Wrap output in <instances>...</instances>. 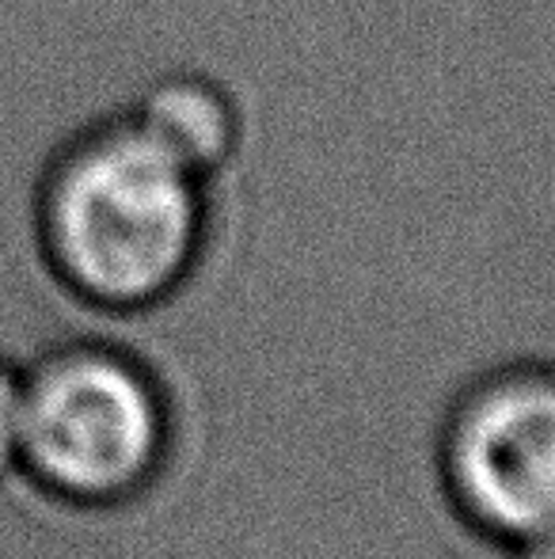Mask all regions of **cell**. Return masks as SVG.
<instances>
[{"mask_svg": "<svg viewBox=\"0 0 555 559\" xmlns=\"http://www.w3.org/2000/svg\"><path fill=\"white\" fill-rule=\"evenodd\" d=\"M214 183L191 171L122 107L84 122L46 160L31 202L50 282L96 320L122 328L179 312L206 274Z\"/></svg>", "mask_w": 555, "mask_h": 559, "instance_id": "cell-1", "label": "cell"}, {"mask_svg": "<svg viewBox=\"0 0 555 559\" xmlns=\"http://www.w3.org/2000/svg\"><path fill=\"white\" fill-rule=\"evenodd\" d=\"M153 377L99 335H69L23 366L20 476L53 507H111L148 484L164 456Z\"/></svg>", "mask_w": 555, "mask_h": 559, "instance_id": "cell-2", "label": "cell"}, {"mask_svg": "<svg viewBox=\"0 0 555 559\" xmlns=\"http://www.w3.org/2000/svg\"><path fill=\"white\" fill-rule=\"evenodd\" d=\"M445 476L498 540L555 530V373L510 369L468 392L445 435Z\"/></svg>", "mask_w": 555, "mask_h": 559, "instance_id": "cell-3", "label": "cell"}, {"mask_svg": "<svg viewBox=\"0 0 555 559\" xmlns=\"http://www.w3.org/2000/svg\"><path fill=\"white\" fill-rule=\"evenodd\" d=\"M130 111L206 183H214L244 145V111L237 96L209 73L179 69L156 76Z\"/></svg>", "mask_w": 555, "mask_h": 559, "instance_id": "cell-4", "label": "cell"}, {"mask_svg": "<svg viewBox=\"0 0 555 559\" xmlns=\"http://www.w3.org/2000/svg\"><path fill=\"white\" fill-rule=\"evenodd\" d=\"M20 396L23 366L0 358V479L20 476Z\"/></svg>", "mask_w": 555, "mask_h": 559, "instance_id": "cell-5", "label": "cell"}, {"mask_svg": "<svg viewBox=\"0 0 555 559\" xmlns=\"http://www.w3.org/2000/svg\"><path fill=\"white\" fill-rule=\"evenodd\" d=\"M514 559H555V530L526 537L514 545Z\"/></svg>", "mask_w": 555, "mask_h": 559, "instance_id": "cell-6", "label": "cell"}]
</instances>
